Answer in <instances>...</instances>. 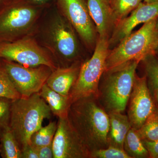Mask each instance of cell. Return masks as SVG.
Returning <instances> with one entry per match:
<instances>
[{"instance_id":"6da1fadb","label":"cell","mask_w":158,"mask_h":158,"mask_svg":"<svg viewBox=\"0 0 158 158\" xmlns=\"http://www.w3.org/2000/svg\"><path fill=\"white\" fill-rule=\"evenodd\" d=\"M77 34L55 5L45 9L32 36L51 54L59 67H67L80 61Z\"/></svg>"},{"instance_id":"7a4b0ae2","label":"cell","mask_w":158,"mask_h":158,"mask_svg":"<svg viewBox=\"0 0 158 158\" xmlns=\"http://www.w3.org/2000/svg\"><path fill=\"white\" fill-rule=\"evenodd\" d=\"M67 117L90 153L109 146L110 118L97 97H85L73 102Z\"/></svg>"},{"instance_id":"3957f363","label":"cell","mask_w":158,"mask_h":158,"mask_svg":"<svg viewBox=\"0 0 158 158\" xmlns=\"http://www.w3.org/2000/svg\"><path fill=\"white\" fill-rule=\"evenodd\" d=\"M52 113L38 93L12 101L9 126L21 149L30 144L32 135L42 127L44 119L51 118Z\"/></svg>"},{"instance_id":"277c9868","label":"cell","mask_w":158,"mask_h":158,"mask_svg":"<svg viewBox=\"0 0 158 158\" xmlns=\"http://www.w3.org/2000/svg\"><path fill=\"white\" fill-rule=\"evenodd\" d=\"M139 63L130 61L104 73L102 83L99 85L98 98L107 113H123L125 110Z\"/></svg>"},{"instance_id":"5b68a950","label":"cell","mask_w":158,"mask_h":158,"mask_svg":"<svg viewBox=\"0 0 158 158\" xmlns=\"http://www.w3.org/2000/svg\"><path fill=\"white\" fill-rule=\"evenodd\" d=\"M156 18L144 23L138 31L130 34L112 50L109 51L105 71L130 61L140 62L155 52L158 42Z\"/></svg>"},{"instance_id":"8992f818","label":"cell","mask_w":158,"mask_h":158,"mask_svg":"<svg viewBox=\"0 0 158 158\" xmlns=\"http://www.w3.org/2000/svg\"><path fill=\"white\" fill-rule=\"evenodd\" d=\"M45 10L24 0H14L4 7L0 10V44L32 36Z\"/></svg>"},{"instance_id":"52a82bcc","label":"cell","mask_w":158,"mask_h":158,"mask_svg":"<svg viewBox=\"0 0 158 158\" xmlns=\"http://www.w3.org/2000/svg\"><path fill=\"white\" fill-rule=\"evenodd\" d=\"M109 48V39L99 37L92 56L82 63L77 79L69 95L70 104L85 97H98L99 85L106 69Z\"/></svg>"},{"instance_id":"ba28073f","label":"cell","mask_w":158,"mask_h":158,"mask_svg":"<svg viewBox=\"0 0 158 158\" xmlns=\"http://www.w3.org/2000/svg\"><path fill=\"white\" fill-rule=\"evenodd\" d=\"M0 59L31 67L45 65L53 70L59 67L51 54L32 36L0 44Z\"/></svg>"},{"instance_id":"9c48e42d","label":"cell","mask_w":158,"mask_h":158,"mask_svg":"<svg viewBox=\"0 0 158 158\" xmlns=\"http://www.w3.org/2000/svg\"><path fill=\"white\" fill-rule=\"evenodd\" d=\"M0 61L22 97L38 93L53 71L45 65L31 67L5 59H0Z\"/></svg>"},{"instance_id":"30bf717a","label":"cell","mask_w":158,"mask_h":158,"mask_svg":"<svg viewBox=\"0 0 158 158\" xmlns=\"http://www.w3.org/2000/svg\"><path fill=\"white\" fill-rule=\"evenodd\" d=\"M59 12L68 20L84 44L92 48L96 43V29L86 0H57Z\"/></svg>"},{"instance_id":"8fae6325","label":"cell","mask_w":158,"mask_h":158,"mask_svg":"<svg viewBox=\"0 0 158 158\" xmlns=\"http://www.w3.org/2000/svg\"><path fill=\"white\" fill-rule=\"evenodd\" d=\"M54 158H90V152L68 117L59 118L52 142Z\"/></svg>"},{"instance_id":"7c38bea8","label":"cell","mask_w":158,"mask_h":158,"mask_svg":"<svg viewBox=\"0 0 158 158\" xmlns=\"http://www.w3.org/2000/svg\"><path fill=\"white\" fill-rule=\"evenodd\" d=\"M128 117L131 128L139 130L156 107L148 85L146 76H136L129 100Z\"/></svg>"},{"instance_id":"4fadbf2b","label":"cell","mask_w":158,"mask_h":158,"mask_svg":"<svg viewBox=\"0 0 158 158\" xmlns=\"http://www.w3.org/2000/svg\"><path fill=\"white\" fill-rule=\"evenodd\" d=\"M158 16V2L142 3L115 26L109 39V48L115 47L122 40L131 34L133 29L139 25L145 23Z\"/></svg>"},{"instance_id":"5bb4252c","label":"cell","mask_w":158,"mask_h":158,"mask_svg":"<svg viewBox=\"0 0 158 158\" xmlns=\"http://www.w3.org/2000/svg\"><path fill=\"white\" fill-rule=\"evenodd\" d=\"M82 63L79 61L67 67H57L52 71L46 84L60 94L69 97L77 79Z\"/></svg>"},{"instance_id":"9a60e30c","label":"cell","mask_w":158,"mask_h":158,"mask_svg":"<svg viewBox=\"0 0 158 158\" xmlns=\"http://www.w3.org/2000/svg\"><path fill=\"white\" fill-rule=\"evenodd\" d=\"M87 4L99 37L109 39L111 29L115 26L110 4L107 0H87Z\"/></svg>"},{"instance_id":"2e32d148","label":"cell","mask_w":158,"mask_h":158,"mask_svg":"<svg viewBox=\"0 0 158 158\" xmlns=\"http://www.w3.org/2000/svg\"><path fill=\"white\" fill-rule=\"evenodd\" d=\"M109 114L110 127L108 134L109 146L123 149L126 137L131 127L127 116L120 112H110Z\"/></svg>"},{"instance_id":"e0dca14e","label":"cell","mask_w":158,"mask_h":158,"mask_svg":"<svg viewBox=\"0 0 158 158\" xmlns=\"http://www.w3.org/2000/svg\"><path fill=\"white\" fill-rule=\"evenodd\" d=\"M38 93L48 105L54 115L58 118L67 117L71 105L69 97L58 93L49 88L46 84L43 85Z\"/></svg>"},{"instance_id":"ac0fdd59","label":"cell","mask_w":158,"mask_h":158,"mask_svg":"<svg viewBox=\"0 0 158 158\" xmlns=\"http://www.w3.org/2000/svg\"><path fill=\"white\" fill-rule=\"evenodd\" d=\"M0 155L2 158H22L21 148L9 126L0 131Z\"/></svg>"},{"instance_id":"d6986e66","label":"cell","mask_w":158,"mask_h":158,"mask_svg":"<svg viewBox=\"0 0 158 158\" xmlns=\"http://www.w3.org/2000/svg\"><path fill=\"white\" fill-rule=\"evenodd\" d=\"M123 149L131 158H149V153L144 147L138 131L131 128L123 144Z\"/></svg>"},{"instance_id":"ffe728a7","label":"cell","mask_w":158,"mask_h":158,"mask_svg":"<svg viewBox=\"0 0 158 158\" xmlns=\"http://www.w3.org/2000/svg\"><path fill=\"white\" fill-rule=\"evenodd\" d=\"M57 128V123L52 121L46 126L41 127L32 135L30 144L36 148L52 144Z\"/></svg>"},{"instance_id":"44dd1931","label":"cell","mask_w":158,"mask_h":158,"mask_svg":"<svg viewBox=\"0 0 158 158\" xmlns=\"http://www.w3.org/2000/svg\"><path fill=\"white\" fill-rule=\"evenodd\" d=\"M142 1L143 0H113L110 6L115 26L118 22L127 16L128 15L135 9Z\"/></svg>"},{"instance_id":"7402d4cb","label":"cell","mask_w":158,"mask_h":158,"mask_svg":"<svg viewBox=\"0 0 158 158\" xmlns=\"http://www.w3.org/2000/svg\"><path fill=\"white\" fill-rule=\"evenodd\" d=\"M141 140L154 141L158 140V108L149 116L143 125L137 130Z\"/></svg>"},{"instance_id":"603a6c76","label":"cell","mask_w":158,"mask_h":158,"mask_svg":"<svg viewBox=\"0 0 158 158\" xmlns=\"http://www.w3.org/2000/svg\"><path fill=\"white\" fill-rule=\"evenodd\" d=\"M143 62L148 88L151 92H154L158 89V51L150 55Z\"/></svg>"},{"instance_id":"cb8c5ba5","label":"cell","mask_w":158,"mask_h":158,"mask_svg":"<svg viewBox=\"0 0 158 158\" xmlns=\"http://www.w3.org/2000/svg\"><path fill=\"white\" fill-rule=\"evenodd\" d=\"M22 97L15 89L0 61V98L17 99Z\"/></svg>"},{"instance_id":"d4e9b609","label":"cell","mask_w":158,"mask_h":158,"mask_svg":"<svg viewBox=\"0 0 158 158\" xmlns=\"http://www.w3.org/2000/svg\"><path fill=\"white\" fill-rule=\"evenodd\" d=\"M90 158H131L123 149L109 146L90 153Z\"/></svg>"},{"instance_id":"484cf974","label":"cell","mask_w":158,"mask_h":158,"mask_svg":"<svg viewBox=\"0 0 158 158\" xmlns=\"http://www.w3.org/2000/svg\"><path fill=\"white\" fill-rule=\"evenodd\" d=\"M12 100L0 98V131L9 126Z\"/></svg>"},{"instance_id":"4316f807","label":"cell","mask_w":158,"mask_h":158,"mask_svg":"<svg viewBox=\"0 0 158 158\" xmlns=\"http://www.w3.org/2000/svg\"><path fill=\"white\" fill-rule=\"evenodd\" d=\"M142 141L148 151L149 158H158V140L154 141L142 140Z\"/></svg>"},{"instance_id":"83f0119b","label":"cell","mask_w":158,"mask_h":158,"mask_svg":"<svg viewBox=\"0 0 158 158\" xmlns=\"http://www.w3.org/2000/svg\"><path fill=\"white\" fill-rule=\"evenodd\" d=\"M33 6L47 9L56 5L57 0H24Z\"/></svg>"},{"instance_id":"f1b7e54d","label":"cell","mask_w":158,"mask_h":158,"mask_svg":"<svg viewBox=\"0 0 158 158\" xmlns=\"http://www.w3.org/2000/svg\"><path fill=\"white\" fill-rule=\"evenodd\" d=\"M37 148L39 158H54L52 144Z\"/></svg>"},{"instance_id":"f546056e","label":"cell","mask_w":158,"mask_h":158,"mask_svg":"<svg viewBox=\"0 0 158 158\" xmlns=\"http://www.w3.org/2000/svg\"><path fill=\"white\" fill-rule=\"evenodd\" d=\"M21 150L22 158H39L37 148L30 144L23 148Z\"/></svg>"},{"instance_id":"4dcf8cb0","label":"cell","mask_w":158,"mask_h":158,"mask_svg":"<svg viewBox=\"0 0 158 158\" xmlns=\"http://www.w3.org/2000/svg\"><path fill=\"white\" fill-rule=\"evenodd\" d=\"M14 0H0V10L11 3Z\"/></svg>"},{"instance_id":"1f68e13d","label":"cell","mask_w":158,"mask_h":158,"mask_svg":"<svg viewBox=\"0 0 158 158\" xmlns=\"http://www.w3.org/2000/svg\"><path fill=\"white\" fill-rule=\"evenodd\" d=\"M155 94V98L156 100V102L158 106V89H157L154 92Z\"/></svg>"},{"instance_id":"d6a6232c","label":"cell","mask_w":158,"mask_h":158,"mask_svg":"<svg viewBox=\"0 0 158 158\" xmlns=\"http://www.w3.org/2000/svg\"><path fill=\"white\" fill-rule=\"evenodd\" d=\"M144 3H150L158 2V0H143Z\"/></svg>"},{"instance_id":"836d02e7","label":"cell","mask_w":158,"mask_h":158,"mask_svg":"<svg viewBox=\"0 0 158 158\" xmlns=\"http://www.w3.org/2000/svg\"><path fill=\"white\" fill-rule=\"evenodd\" d=\"M156 26L157 28L158 29V16L156 18Z\"/></svg>"},{"instance_id":"e575fe53","label":"cell","mask_w":158,"mask_h":158,"mask_svg":"<svg viewBox=\"0 0 158 158\" xmlns=\"http://www.w3.org/2000/svg\"><path fill=\"white\" fill-rule=\"evenodd\" d=\"M107 1H108V2L109 3V4H110V5H111V3H112V2H113V0H107Z\"/></svg>"},{"instance_id":"d590c367","label":"cell","mask_w":158,"mask_h":158,"mask_svg":"<svg viewBox=\"0 0 158 158\" xmlns=\"http://www.w3.org/2000/svg\"><path fill=\"white\" fill-rule=\"evenodd\" d=\"M156 51H158V42L157 46Z\"/></svg>"}]
</instances>
